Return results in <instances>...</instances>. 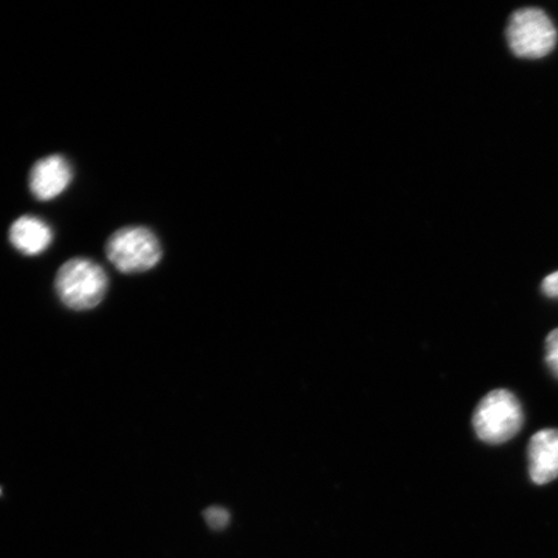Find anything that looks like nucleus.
<instances>
[{"label":"nucleus","instance_id":"39448f33","mask_svg":"<svg viewBox=\"0 0 558 558\" xmlns=\"http://www.w3.org/2000/svg\"><path fill=\"white\" fill-rule=\"evenodd\" d=\"M73 180L69 160L61 155L41 158L33 166L29 177L31 192L39 201H51L68 190Z\"/></svg>","mask_w":558,"mask_h":558},{"label":"nucleus","instance_id":"423d86ee","mask_svg":"<svg viewBox=\"0 0 558 558\" xmlns=\"http://www.w3.org/2000/svg\"><path fill=\"white\" fill-rule=\"evenodd\" d=\"M529 474L535 485H546L558 478V429H543L527 446Z\"/></svg>","mask_w":558,"mask_h":558},{"label":"nucleus","instance_id":"f257e3e1","mask_svg":"<svg viewBox=\"0 0 558 558\" xmlns=\"http://www.w3.org/2000/svg\"><path fill=\"white\" fill-rule=\"evenodd\" d=\"M56 294L73 311H88L99 305L108 290V276L99 264L74 257L62 264L54 279Z\"/></svg>","mask_w":558,"mask_h":558},{"label":"nucleus","instance_id":"9d476101","mask_svg":"<svg viewBox=\"0 0 558 558\" xmlns=\"http://www.w3.org/2000/svg\"><path fill=\"white\" fill-rule=\"evenodd\" d=\"M542 291L544 295L550 299H558V271L544 278Z\"/></svg>","mask_w":558,"mask_h":558},{"label":"nucleus","instance_id":"0eeeda50","mask_svg":"<svg viewBox=\"0 0 558 558\" xmlns=\"http://www.w3.org/2000/svg\"><path fill=\"white\" fill-rule=\"evenodd\" d=\"M53 233L45 220L35 216H21L10 228V242L19 253L38 256L51 246Z\"/></svg>","mask_w":558,"mask_h":558},{"label":"nucleus","instance_id":"6e6552de","mask_svg":"<svg viewBox=\"0 0 558 558\" xmlns=\"http://www.w3.org/2000/svg\"><path fill=\"white\" fill-rule=\"evenodd\" d=\"M207 525L214 530H222L229 525L230 514L226 508L211 507L205 511Z\"/></svg>","mask_w":558,"mask_h":558},{"label":"nucleus","instance_id":"1a4fd4ad","mask_svg":"<svg viewBox=\"0 0 558 558\" xmlns=\"http://www.w3.org/2000/svg\"><path fill=\"white\" fill-rule=\"evenodd\" d=\"M546 362L558 379V329L550 331L546 340Z\"/></svg>","mask_w":558,"mask_h":558},{"label":"nucleus","instance_id":"7ed1b4c3","mask_svg":"<svg viewBox=\"0 0 558 558\" xmlns=\"http://www.w3.org/2000/svg\"><path fill=\"white\" fill-rule=\"evenodd\" d=\"M158 236L145 227H124L111 234L107 242V256L125 275L143 274L162 259Z\"/></svg>","mask_w":558,"mask_h":558},{"label":"nucleus","instance_id":"f03ea898","mask_svg":"<svg viewBox=\"0 0 558 558\" xmlns=\"http://www.w3.org/2000/svg\"><path fill=\"white\" fill-rule=\"evenodd\" d=\"M523 421L525 416L518 397L507 389H497L477 404L473 428L481 441L500 445L519 434Z\"/></svg>","mask_w":558,"mask_h":558},{"label":"nucleus","instance_id":"9b49d317","mask_svg":"<svg viewBox=\"0 0 558 558\" xmlns=\"http://www.w3.org/2000/svg\"><path fill=\"white\" fill-rule=\"evenodd\" d=\"M0 493H2V490H0Z\"/></svg>","mask_w":558,"mask_h":558},{"label":"nucleus","instance_id":"20e7f679","mask_svg":"<svg viewBox=\"0 0 558 558\" xmlns=\"http://www.w3.org/2000/svg\"><path fill=\"white\" fill-rule=\"evenodd\" d=\"M507 39L509 48L519 58L541 59L553 52L557 32L546 12L522 9L509 19Z\"/></svg>","mask_w":558,"mask_h":558}]
</instances>
